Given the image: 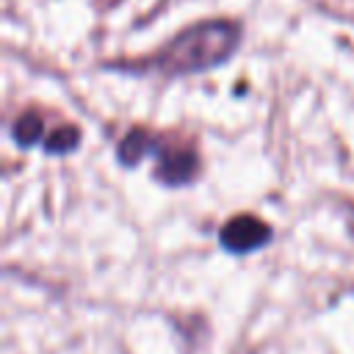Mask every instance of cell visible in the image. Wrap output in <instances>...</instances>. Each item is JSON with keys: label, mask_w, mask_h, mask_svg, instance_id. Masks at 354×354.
<instances>
[{"label": "cell", "mask_w": 354, "mask_h": 354, "mask_svg": "<svg viewBox=\"0 0 354 354\" xmlns=\"http://www.w3.org/2000/svg\"><path fill=\"white\" fill-rule=\"evenodd\" d=\"M241 41V30L230 19H205L183 33H177L171 41H166L158 53H152L144 64H136V69H155L160 75H194L207 72L218 64H224Z\"/></svg>", "instance_id": "obj_1"}, {"label": "cell", "mask_w": 354, "mask_h": 354, "mask_svg": "<svg viewBox=\"0 0 354 354\" xmlns=\"http://www.w3.org/2000/svg\"><path fill=\"white\" fill-rule=\"evenodd\" d=\"M268 238H271V227H268L263 218L252 216V213L232 216V218L221 227V232H218L221 246H224L227 252H232V254L254 252V249L266 246Z\"/></svg>", "instance_id": "obj_2"}, {"label": "cell", "mask_w": 354, "mask_h": 354, "mask_svg": "<svg viewBox=\"0 0 354 354\" xmlns=\"http://www.w3.org/2000/svg\"><path fill=\"white\" fill-rule=\"evenodd\" d=\"M152 155L158 158V166H155V177L166 185H183V183H191L194 174H196V155L194 149L183 147V144H166V141H155L152 147Z\"/></svg>", "instance_id": "obj_3"}, {"label": "cell", "mask_w": 354, "mask_h": 354, "mask_svg": "<svg viewBox=\"0 0 354 354\" xmlns=\"http://www.w3.org/2000/svg\"><path fill=\"white\" fill-rule=\"evenodd\" d=\"M152 147H155V138L147 133V130H141V127H136V130H130L122 141H119V160L124 163V166H136V163H141L149 152H152Z\"/></svg>", "instance_id": "obj_4"}, {"label": "cell", "mask_w": 354, "mask_h": 354, "mask_svg": "<svg viewBox=\"0 0 354 354\" xmlns=\"http://www.w3.org/2000/svg\"><path fill=\"white\" fill-rule=\"evenodd\" d=\"M11 136H14V141L19 147H33V144L44 141V122H41V116L33 113V111L17 116V122L11 127Z\"/></svg>", "instance_id": "obj_5"}, {"label": "cell", "mask_w": 354, "mask_h": 354, "mask_svg": "<svg viewBox=\"0 0 354 354\" xmlns=\"http://www.w3.org/2000/svg\"><path fill=\"white\" fill-rule=\"evenodd\" d=\"M80 144V130L75 124H64L58 130H53L47 138H44V149L47 152H72L75 147Z\"/></svg>", "instance_id": "obj_6"}]
</instances>
